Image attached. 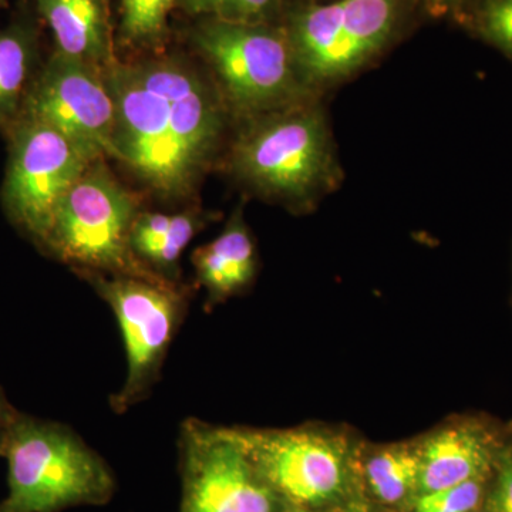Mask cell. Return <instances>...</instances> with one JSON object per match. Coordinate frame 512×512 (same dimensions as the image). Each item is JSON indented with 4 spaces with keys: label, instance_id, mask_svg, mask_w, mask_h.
I'll use <instances>...</instances> for the list:
<instances>
[{
    "label": "cell",
    "instance_id": "cell-1",
    "mask_svg": "<svg viewBox=\"0 0 512 512\" xmlns=\"http://www.w3.org/2000/svg\"><path fill=\"white\" fill-rule=\"evenodd\" d=\"M116 106L117 160L158 197H187L211 164L224 133L220 93L173 59L103 70Z\"/></svg>",
    "mask_w": 512,
    "mask_h": 512
},
{
    "label": "cell",
    "instance_id": "cell-2",
    "mask_svg": "<svg viewBox=\"0 0 512 512\" xmlns=\"http://www.w3.org/2000/svg\"><path fill=\"white\" fill-rule=\"evenodd\" d=\"M229 170L258 197L296 212L312 210L343 181L322 99L244 121Z\"/></svg>",
    "mask_w": 512,
    "mask_h": 512
},
{
    "label": "cell",
    "instance_id": "cell-3",
    "mask_svg": "<svg viewBox=\"0 0 512 512\" xmlns=\"http://www.w3.org/2000/svg\"><path fill=\"white\" fill-rule=\"evenodd\" d=\"M0 457L8 493L0 512H62L101 507L116 494L109 464L66 424L15 413Z\"/></svg>",
    "mask_w": 512,
    "mask_h": 512
},
{
    "label": "cell",
    "instance_id": "cell-4",
    "mask_svg": "<svg viewBox=\"0 0 512 512\" xmlns=\"http://www.w3.org/2000/svg\"><path fill=\"white\" fill-rule=\"evenodd\" d=\"M195 43L225 109L242 123L322 99L303 82L286 29L211 19L195 32Z\"/></svg>",
    "mask_w": 512,
    "mask_h": 512
},
{
    "label": "cell",
    "instance_id": "cell-5",
    "mask_svg": "<svg viewBox=\"0 0 512 512\" xmlns=\"http://www.w3.org/2000/svg\"><path fill=\"white\" fill-rule=\"evenodd\" d=\"M137 214L136 198L103 161H94L60 202L40 249L77 272L168 282L131 249V228Z\"/></svg>",
    "mask_w": 512,
    "mask_h": 512
},
{
    "label": "cell",
    "instance_id": "cell-6",
    "mask_svg": "<svg viewBox=\"0 0 512 512\" xmlns=\"http://www.w3.org/2000/svg\"><path fill=\"white\" fill-rule=\"evenodd\" d=\"M403 8V0H333L293 12L285 29L309 90L322 97L375 63L399 32Z\"/></svg>",
    "mask_w": 512,
    "mask_h": 512
},
{
    "label": "cell",
    "instance_id": "cell-7",
    "mask_svg": "<svg viewBox=\"0 0 512 512\" xmlns=\"http://www.w3.org/2000/svg\"><path fill=\"white\" fill-rule=\"evenodd\" d=\"M110 306L119 322L127 355V377L113 394L114 413L143 402L160 379L168 349L187 315L190 292L180 284L133 276L77 272Z\"/></svg>",
    "mask_w": 512,
    "mask_h": 512
},
{
    "label": "cell",
    "instance_id": "cell-8",
    "mask_svg": "<svg viewBox=\"0 0 512 512\" xmlns=\"http://www.w3.org/2000/svg\"><path fill=\"white\" fill-rule=\"evenodd\" d=\"M232 430L289 510H335L352 497L353 457L348 441L339 434L308 427Z\"/></svg>",
    "mask_w": 512,
    "mask_h": 512
},
{
    "label": "cell",
    "instance_id": "cell-9",
    "mask_svg": "<svg viewBox=\"0 0 512 512\" xmlns=\"http://www.w3.org/2000/svg\"><path fill=\"white\" fill-rule=\"evenodd\" d=\"M6 134L3 208L10 222L40 248L60 202L94 161L40 121L20 117Z\"/></svg>",
    "mask_w": 512,
    "mask_h": 512
},
{
    "label": "cell",
    "instance_id": "cell-10",
    "mask_svg": "<svg viewBox=\"0 0 512 512\" xmlns=\"http://www.w3.org/2000/svg\"><path fill=\"white\" fill-rule=\"evenodd\" d=\"M180 512H289L232 429L188 419L180 431Z\"/></svg>",
    "mask_w": 512,
    "mask_h": 512
},
{
    "label": "cell",
    "instance_id": "cell-11",
    "mask_svg": "<svg viewBox=\"0 0 512 512\" xmlns=\"http://www.w3.org/2000/svg\"><path fill=\"white\" fill-rule=\"evenodd\" d=\"M20 117L55 128L92 161L116 158V106L92 64L56 53L37 73Z\"/></svg>",
    "mask_w": 512,
    "mask_h": 512
},
{
    "label": "cell",
    "instance_id": "cell-12",
    "mask_svg": "<svg viewBox=\"0 0 512 512\" xmlns=\"http://www.w3.org/2000/svg\"><path fill=\"white\" fill-rule=\"evenodd\" d=\"M419 493L427 494L474 478H484L493 461L488 434L471 423L434 431L420 446Z\"/></svg>",
    "mask_w": 512,
    "mask_h": 512
},
{
    "label": "cell",
    "instance_id": "cell-13",
    "mask_svg": "<svg viewBox=\"0 0 512 512\" xmlns=\"http://www.w3.org/2000/svg\"><path fill=\"white\" fill-rule=\"evenodd\" d=\"M191 259L197 282L207 291L208 306L244 292L254 281L258 256L242 208L217 238L195 249Z\"/></svg>",
    "mask_w": 512,
    "mask_h": 512
},
{
    "label": "cell",
    "instance_id": "cell-14",
    "mask_svg": "<svg viewBox=\"0 0 512 512\" xmlns=\"http://www.w3.org/2000/svg\"><path fill=\"white\" fill-rule=\"evenodd\" d=\"M37 8L55 35L59 55L100 70L114 62L103 0H37Z\"/></svg>",
    "mask_w": 512,
    "mask_h": 512
},
{
    "label": "cell",
    "instance_id": "cell-15",
    "mask_svg": "<svg viewBox=\"0 0 512 512\" xmlns=\"http://www.w3.org/2000/svg\"><path fill=\"white\" fill-rule=\"evenodd\" d=\"M35 37L25 26L0 32V130L19 120L37 73Z\"/></svg>",
    "mask_w": 512,
    "mask_h": 512
},
{
    "label": "cell",
    "instance_id": "cell-16",
    "mask_svg": "<svg viewBox=\"0 0 512 512\" xmlns=\"http://www.w3.org/2000/svg\"><path fill=\"white\" fill-rule=\"evenodd\" d=\"M419 474L417 447L406 444L380 448L363 467L367 490L390 507L413 503L419 493Z\"/></svg>",
    "mask_w": 512,
    "mask_h": 512
},
{
    "label": "cell",
    "instance_id": "cell-17",
    "mask_svg": "<svg viewBox=\"0 0 512 512\" xmlns=\"http://www.w3.org/2000/svg\"><path fill=\"white\" fill-rule=\"evenodd\" d=\"M204 224L205 221L200 212L187 211L175 214L171 228L154 244L143 249L137 255L138 259L165 281L178 284L177 269L180 256Z\"/></svg>",
    "mask_w": 512,
    "mask_h": 512
},
{
    "label": "cell",
    "instance_id": "cell-18",
    "mask_svg": "<svg viewBox=\"0 0 512 512\" xmlns=\"http://www.w3.org/2000/svg\"><path fill=\"white\" fill-rule=\"evenodd\" d=\"M175 0H121V33L128 42H154L163 35Z\"/></svg>",
    "mask_w": 512,
    "mask_h": 512
},
{
    "label": "cell",
    "instance_id": "cell-19",
    "mask_svg": "<svg viewBox=\"0 0 512 512\" xmlns=\"http://www.w3.org/2000/svg\"><path fill=\"white\" fill-rule=\"evenodd\" d=\"M279 2L281 0H183L185 9L192 15L249 25L268 22L278 10Z\"/></svg>",
    "mask_w": 512,
    "mask_h": 512
},
{
    "label": "cell",
    "instance_id": "cell-20",
    "mask_svg": "<svg viewBox=\"0 0 512 512\" xmlns=\"http://www.w3.org/2000/svg\"><path fill=\"white\" fill-rule=\"evenodd\" d=\"M484 478L417 495L413 512H474L483 500Z\"/></svg>",
    "mask_w": 512,
    "mask_h": 512
},
{
    "label": "cell",
    "instance_id": "cell-21",
    "mask_svg": "<svg viewBox=\"0 0 512 512\" xmlns=\"http://www.w3.org/2000/svg\"><path fill=\"white\" fill-rule=\"evenodd\" d=\"M478 33L512 57V0H483L476 12Z\"/></svg>",
    "mask_w": 512,
    "mask_h": 512
},
{
    "label": "cell",
    "instance_id": "cell-22",
    "mask_svg": "<svg viewBox=\"0 0 512 512\" xmlns=\"http://www.w3.org/2000/svg\"><path fill=\"white\" fill-rule=\"evenodd\" d=\"M491 512H512V448L498 456L497 477L490 497Z\"/></svg>",
    "mask_w": 512,
    "mask_h": 512
},
{
    "label": "cell",
    "instance_id": "cell-23",
    "mask_svg": "<svg viewBox=\"0 0 512 512\" xmlns=\"http://www.w3.org/2000/svg\"><path fill=\"white\" fill-rule=\"evenodd\" d=\"M464 0H424L427 12L434 18H444L453 15L463 6Z\"/></svg>",
    "mask_w": 512,
    "mask_h": 512
},
{
    "label": "cell",
    "instance_id": "cell-24",
    "mask_svg": "<svg viewBox=\"0 0 512 512\" xmlns=\"http://www.w3.org/2000/svg\"><path fill=\"white\" fill-rule=\"evenodd\" d=\"M16 412H18V409L9 402L5 390L0 386V448H2L3 440H5L6 433H8L10 421H12Z\"/></svg>",
    "mask_w": 512,
    "mask_h": 512
},
{
    "label": "cell",
    "instance_id": "cell-25",
    "mask_svg": "<svg viewBox=\"0 0 512 512\" xmlns=\"http://www.w3.org/2000/svg\"><path fill=\"white\" fill-rule=\"evenodd\" d=\"M289 512H295V511H289ZM320 512H359V511L355 510V508L340 507V508H335V510L320 511Z\"/></svg>",
    "mask_w": 512,
    "mask_h": 512
},
{
    "label": "cell",
    "instance_id": "cell-26",
    "mask_svg": "<svg viewBox=\"0 0 512 512\" xmlns=\"http://www.w3.org/2000/svg\"><path fill=\"white\" fill-rule=\"evenodd\" d=\"M3 0H0V6H2Z\"/></svg>",
    "mask_w": 512,
    "mask_h": 512
},
{
    "label": "cell",
    "instance_id": "cell-27",
    "mask_svg": "<svg viewBox=\"0 0 512 512\" xmlns=\"http://www.w3.org/2000/svg\"><path fill=\"white\" fill-rule=\"evenodd\" d=\"M474 512H476V511H474ZM483 512H491V511H483Z\"/></svg>",
    "mask_w": 512,
    "mask_h": 512
}]
</instances>
